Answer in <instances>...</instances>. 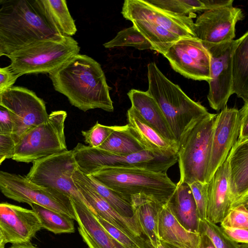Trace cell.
Wrapping results in <instances>:
<instances>
[{
    "label": "cell",
    "mask_w": 248,
    "mask_h": 248,
    "mask_svg": "<svg viewBox=\"0 0 248 248\" xmlns=\"http://www.w3.org/2000/svg\"><path fill=\"white\" fill-rule=\"evenodd\" d=\"M127 124L145 150L165 154H177L178 145L164 138L132 107L127 111Z\"/></svg>",
    "instance_id": "obj_25"
},
{
    "label": "cell",
    "mask_w": 248,
    "mask_h": 248,
    "mask_svg": "<svg viewBox=\"0 0 248 248\" xmlns=\"http://www.w3.org/2000/svg\"><path fill=\"white\" fill-rule=\"evenodd\" d=\"M95 215V214H94ZM102 227L117 241L128 248H144L122 231L95 215Z\"/></svg>",
    "instance_id": "obj_39"
},
{
    "label": "cell",
    "mask_w": 248,
    "mask_h": 248,
    "mask_svg": "<svg viewBox=\"0 0 248 248\" xmlns=\"http://www.w3.org/2000/svg\"><path fill=\"white\" fill-rule=\"evenodd\" d=\"M0 191L6 197L18 202L34 203L76 220L69 197L57 190L42 187L26 176L0 170Z\"/></svg>",
    "instance_id": "obj_10"
},
{
    "label": "cell",
    "mask_w": 248,
    "mask_h": 248,
    "mask_svg": "<svg viewBox=\"0 0 248 248\" xmlns=\"http://www.w3.org/2000/svg\"><path fill=\"white\" fill-rule=\"evenodd\" d=\"M0 103L14 114L16 142L23 134L48 120L45 103L33 91L13 86L0 95Z\"/></svg>",
    "instance_id": "obj_12"
},
{
    "label": "cell",
    "mask_w": 248,
    "mask_h": 248,
    "mask_svg": "<svg viewBox=\"0 0 248 248\" xmlns=\"http://www.w3.org/2000/svg\"><path fill=\"white\" fill-rule=\"evenodd\" d=\"M206 234L216 248H240V244L232 240L221 228L204 218L200 219L199 233Z\"/></svg>",
    "instance_id": "obj_35"
},
{
    "label": "cell",
    "mask_w": 248,
    "mask_h": 248,
    "mask_svg": "<svg viewBox=\"0 0 248 248\" xmlns=\"http://www.w3.org/2000/svg\"><path fill=\"white\" fill-rule=\"evenodd\" d=\"M3 55H6V53L3 46L0 43V58Z\"/></svg>",
    "instance_id": "obj_50"
},
{
    "label": "cell",
    "mask_w": 248,
    "mask_h": 248,
    "mask_svg": "<svg viewBox=\"0 0 248 248\" xmlns=\"http://www.w3.org/2000/svg\"><path fill=\"white\" fill-rule=\"evenodd\" d=\"M72 202L79 233L89 248H128L114 239L102 227L86 204Z\"/></svg>",
    "instance_id": "obj_21"
},
{
    "label": "cell",
    "mask_w": 248,
    "mask_h": 248,
    "mask_svg": "<svg viewBox=\"0 0 248 248\" xmlns=\"http://www.w3.org/2000/svg\"><path fill=\"white\" fill-rule=\"evenodd\" d=\"M153 6L181 16H196L195 12L204 11L201 0H145Z\"/></svg>",
    "instance_id": "obj_33"
},
{
    "label": "cell",
    "mask_w": 248,
    "mask_h": 248,
    "mask_svg": "<svg viewBox=\"0 0 248 248\" xmlns=\"http://www.w3.org/2000/svg\"><path fill=\"white\" fill-rule=\"evenodd\" d=\"M97 149L118 155H129L145 150L127 124L118 125Z\"/></svg>",
    "instance_id": "obj_29"
},
{
    "label": "cell",
    "mask_w": 248,
    "mask_h": 248,
    "mask_svg": "<svg viewBox=\"0 0 248 248\" xmlns=\"http://www.w3.org/2000/svg\"><path fill=\"white\" fill-rule=\"evenodd\" d=\"M131 107L142 119L164 138L177 143L158 104L146 91L131 89L127 93Z\"/></svg>",
    "instance_id": "obj_23"
},
{
    "label": "cell",
    "mask_w": 248,
    "mask_h": 248,
    "mask_svg": "<svg viewBox=\"0 0 248 248\" xmlns=\"http://www.w3.org/2000/svg\"><path fill=\"white\" fill-rule=\"evenodd\" d=\"M80 47L70 36L40 41L6 55L12 70L19 77L25 74L48 73L58 69L74 56Z\"/></svg>",
    "instance_id": "obj_6"
},
{
    "label": "cell",
    "mask_w": 248,
    "mask_h": 248,
    "mask_svg": "<svg viewBox=\"0 0 248 248\" xmlns=\"http://www.w3.org/2000/svg\"><path fill=\"white\" fill-rule=\"evenodd\" d=\"M5 159V157L0 156V165Z\"/></svg>",
    "instance_id": "obj_53"
},
{
    "label": "cell",
    "mask_w": 248,
    "mask_h": 248,
    "mask_svg": "<svg viewBox=\"0 0 248 248\" xmlns=\"http://www.w3.org/2000/svg\"><path fill=\"white\" fill-rule=\"evenodd\" d=\"M16 144L13 135L0 134V156L12 158Z\"/></svg>",
    "instance_id": "obj_42"
},
{
    "label": "cell",
    "mask_w": 248,
    "mask_h": 248,
    "mask_svg": "<svg viewBox=\"0 0 248 248\" xmlns=\"http://www.w3.org/2000/svg\"><path fill=\"white\" fill-rule=\"evenodd\" d=\"M159 240L181 248H198L200 234L185 229L172 213L168 202L162 205L158 218Z\"/></svg>",
    "instance_id": "obj_22"
},
{
    "label": "cell",
    "mask_w": 248,
    "mask_h": 248,
    "mask_svg": "<svg viewBox=\"0 0 248 248\" xmlns=\"http://www.w3.org/2000/svg\"><path fill=\"white\" fill-rule=\"evenodd\" d=\"M118 125L108 126L99 124L98 122L90 129L82 131L84 141L88 146L97 148L108 138Z\"/></svg>",
    "instance_id": "obj_36"
},
{
    "label": "cell",
    "mask_w": 248,
    "mask_h": 248,
    "mask_svg": "<svg viewBox=\"0 0 248 248\" xmlns=\"http://www.w3.org/2000/svg\"><path fill=\"white\" fill-rule=\"evenodd\" d=\"M240 117V126L238 141L248 140V103H244L239 110Z\"/></svg>",
    "instance_id": "obj_44"
},
{
    "label": "cell",
    "mask_w": 248,
    "mask_h": 248,
    "mask_svg": "<svg viewBox=\"0 0 248 248\" xmlns=\"http://www.w3.org/2000/svg\"><path fill=\"white\" fill-rule=\"evenodd\" d=\"M146 92L161 110L177 143L196 123L209 114L200 102L190 99L177 84L169 80L152 62L147 65Z\"/></svg>",
    "instance_id": "obj_3"
},
{
    "label": "cell",
    "mask_w": 248,
    "mask_h": 248,
    "mask_svg": "<svg viewBox=\"0 0 248 248\" xmlns=\"http://www.w3.org/2000/svg\"><path fill=\"white\" fill-rule=\"evenodd\" d=\"M248 31L238 38L232 60V93L248 103Z\"/></svg>",
    "instance_id": "obj_28"
},
{
    "label": "cell",
    "mask_w": 248,
    "mask_h": 248,
    "mask_svg": "<svg viewBox=\"0 0 248 248\" xmlns=\"http://www.w3.org/2000/svg\"><path fill=\"white\" fill-rule=\"evenodd\" d=\"M200 242L198 248H216L210 238L204 233H200Z\"/></svg>",
    "instance_id": "obj_46"
},
{
    "label": "cell",
    "mask_w": 248,
    "mask_h": 248,
    "mask_svg": "<svg viewBox=\"0 0 248 248\" xmlns=\"http://www.w3.org/2000/svg\"><path fill=\"white\" fill-rule=\"evenodd\" d=\"M194 199L199 217L205 218L207 202L208 183L195 181L188 185Z\"/></svg>",
    "instance_id": "obj_38"
},
{
    "label": "cell",
    "mask_w": 248,
    "mask_h": 248,
    "mask_svg": "<svg viewBox=\"0 0 248 248\" xmlns=\"http://www.w3.org/2000/svg\"><path fill=\"white\" fill-rule=\"evenodd\" d=\"M32 163V165L26 175L30 181L42 187L57 190L69 197L73 202L84 203L91 210L72 178L74 170L78 167L72 150Z\"/></svg>",
    "instance_id": "obj_9"
},
{
    "label": "cell",
    "mask_w": 248,
    "mask_h": 248,
    "mask_svg": "<svg viewBox=\"0 0 248 248\" xmlns=\"http://www.w3.org/2000/svg\"><path fill=\"white\" fill-rule=\"evenodd\" d=\"M232 208L228 159L217 168L208 183L205 218L220 223Z\"/></svg>",
    "instance_id": "obj_20"
},
{
    "label": "cell",
    "mask_w": 248,
    "mask_h": 248,
    "mask_svg": "<svg viewBox=\"0 0 248 248\" xmlns=\"http://www.w3.org/2000/svg\"><path fill=\"white\" fill-rule=\"evenodd\" d=\"M29 205L37 217L42 228L55 234L74 232L73 219L67 216L34 203Z\"/></svg>",
    "instance_id": "obj_32"
},
{
    "label": "cell",
    "mask_w": 248,
    "mask_h": 248,
    "mask_svg": "<svg viewBox=\"0 0 248 248\" xmlns=\"http://www.w3.org/2000/svg\"><path fill=\"white\" fill-rule=\"evenodd\" d=\"M6 243L7 242L5 237L0 229V248H5Z\"/></svg>",
    "instance_id": "obj_48"
},
{
    "label": "cell",
    "mask_w": 248,
    "mask_h": 248,
    "mask_svg": "<svg viewBox=\"0 0 248 248\" xmlns=\"http://www.w3.org/2000/svg\"><path fill=\"white\" fill-rule=\"evenodd\" d=\"M78 169L89 175L103 168H134L157 173H167L178 161L175 154L148 150L129 155H118L78 143L72 150Z\"/></svg>",
    "instance_id": "obj_5"
},
{
    "label": "cell",
    "mask_w": 248,
    "mask_h": 248,
    "mask_svg": "<svg viewBox=\"0 0 248 248\" xmlns=\"http://www.w3.org/2000/svg\"><path fill=\"white\" fill-rule=\"evenodd\" d=\"M238 42V39L218 44L202 42L210 56L207 99L211 108L217 111L227 106L232 94V60Z\"/></svg>",
    "instance_id": "obj_11"
},
{
    "label": "cell",
    "mask_w": 248,
    "mask_h": 248,
    "mask_svg": "<svg viewBox=\"0 0 248 248\" xmlns=\"http://www.w3.org/2000/svg\"><path fill=\"white\" fill-rule=\"evenodd\" d=\"M204 5V11L225 7L232 6L233 0H201Z\"/></svg>",
    "instance_id": "obj_45"
},
{
    "label": "cell",
    "mask_w": 248,
    "mask_h": 248,
    "mask_svg": "<svg viewBox=\"0 0 248 248\" xmlns=\"http://www.w3.org/2000/svg\"><path fill=\"white\" fill-rule=\"evenodd\" d=\"M35 0H0V43L6 55L35 42L60 38Z\"/></svg>",
    "instance_id": "obj_2"
},
{
    "label": "cell",
    "mask_w": 248,
    "mask_h": 248,
    "mask_svg": "<svg viewBox=\"0 0 248 248\" xmlns=\"http://www.w3.org/2000/svg\"><path fill=\"white\" fill-rule=\"evenodd\" d=\"M220 224L221 227L248 229V204H240L231 208Z\"/></svg>",
    "instance_id": "obj_37"
},
{
    "label": "cell",
    "mask_w": 248,
    "mask_h": 248,
    "mask_svg": "<svg viewBox=\"0 0 248 248\" xmlns=\"http://www.w3.org/2000/svg\"><path fill=\"white\" fill-rule=\"evenodd\" d=\"M37 6L51 28L61 36H70L77 31L65 0H35Z\"/></svg>",
    "instance_id": "obj_27"
},
{
    "label": "cell",
    "mask_w": 248,
    "mask_h": 248,
    "mask_svg": "<svg viewBox=\"0 0 248 248\" xmlns=\"http://www.w3.org/2000/svg\"><path fill=\"white\" fill-rule=\"evenodd\" d=\"M244 17L242 10L233 6L204 11L194 22L195 38L210 44L233 40L235 25Z\"/></svg>",
    "instance_id": "obj_16"
},
{
    "label": "cell",
    "mask_w": 248,
    "mask_h": 248,
    "mask_svg": "<svg viewBox=\"0 0 248 248\" xmlns=\"http://www.w3.org/2000/svg\"><path fill=\"white\" fill-rule=\"evenodd\" d=\"M103 46L106 48L132 46L140 50H153L150 43L134 26L119 31L114 38Z\"/></svg>",
    "instance_id": "obj_34"
},
{
    "label": "cell",
    "mask_w": 248,
    "mask_h": 248,
    "mask_svg": "<svg viewBox=\"0 0 248 248\" xmlns=\"http://www.w3.org/2000/svg\"><path fill=\"white\" fill-rule=\"evenodd\" d=\"M160 242L161 244L163 245L166 248H181L174 245H172L171 244L167 243L166 242H164L160 240Z\"/></svg>",
    "instance_id": "obj_49"
},
{
    "label": "cell",
    "mask_w": 248,
    "mask_h": 248,
    "mask_svg": "<svg viewBox=\"0 0 248 248\" xmlns=\"http://www.w3.org/2000/svg\"><path fill=\"white\" fill-rule=\"evenodd\" d=\"M42 228L32 210L8 203H0V229L7 243L30 242Z\"/></svg>",
    "instance_id": "obj_18"
},
{
    "label": "cell",
    "mask_w": 248,
    "mask_h": 248,
    "mask_svg": "<svg viewBox=\"0 0 248 248\" xmlns=\"http://www.w3.org/2000/svg\"><path fill=\"white\" fill-rule=\"evenodd\" d=\"M19 76L16 74L9 66L0 67V95L12 87Z\"/></svg>",
    "instance_id": "obj_41"
},
{
    "label": "cell",
    "mask_w": 248,
    "mask_h": 248,
    "mask_svg": "<svg viewBox=\"0 0 248 248\" xmlns=\"http://www.w3.org/2000/svg\"><path fill=\"white\" fill-rule=\"evenodd\" d=\"M134 26L150 43L153 50L163 55L180 37L163 27L150 21L133 19L130 20Z\"/></svg>",
    "instance_id": "obj_30"
},
{
    "label": "cell",
    "mask_w": 248,
    "mask_h": 248,
    "mask_svg": "<svg viewBox=\"0 0 248 248\" xmlns=\"http://www.w3.org/2000/svg\"><path fill=\"white\" fill-rule=\"evenodd\" d=\"M240 126V117L237 108H230L226 106L217 114L206 170V183L226 159L231 149L236 142Z\"/></svg>",
    "instance_id": "obj_15"
},
{
    "label": "cell",
    "mask_w": 248,
    "mask_h": 248,
    "mask_svg": "<svg viewBox=\"0 0 248 248\" xmlns=\"http://www.w3.org/2000/svg\"><path fill=\"white\" fill-rule=\"evenodd\" d=\"M240 248H248V244L244 243L240 244Z\"/></svg>",
    "instance_id": "obj_51"
},
{
    "label": "cell",
    "mask_w": 248,
    "mask_h": 248,
    "mask_svg": "<svg viewBox=\"0 0 248 248\" xmlns=\"http://www.w3.org/2000/svg\"><path fill=\"white\" fill-rule=\"evenodd\" d=\"M156 248H166L163 245H162L161 243L158 245Z\"/></svg>",
    "instance_id": "obj_52"
},
{
    "label": "cell",
    "mask_w": 248,
    "mask_h": 248,
    "mask_svg": "<svg viewBox=\"0 0 248 248\" xmlns=\"http://www.w3.org/2000/svg\"><path fill=\"white\" fill-rule=\"evenodd\" d=\"M14 127L13 113L0 103V134L12 135Z\"/></svg>",
    "instance_id": "obj_40"
},
{
    "label": "cell",
    "mask_w": 248,
    "mask_h": 248,
    "mask_svg": "<svg viewBox=\"0 0 248 248\" xmlns=\"http://www.w3.org/2000/svg\"><path fill=\"white\" fill-rule=\"evenodd\" d=\"M66 117L64 110L51 112L47 122L28 131L16 141L12 159L30 163L67 151L64 135Z\"/></svg>",
    "instance_id": "obj_8"
},
{
    "label": "cell",
    "mask_w": 248,
    "mask_h": 248,
    "mask_svg": "<svg viewBox=\"0 0 248 248\" xmlns=\"http://www.w3.org/2000/svg\"><path fill=\"white\" fill-rule=\"evenodd\" d=\"M217 114L209 113L190 128L178 142L179 182L205 183Z\"/></svg>",
    "instance_id": "obj_7"
},
{
    "label": "cell",
    "mask_w": 248,
    "mask_h": 248,
    "mask_svg": "<svg viewBox=\"0 0 248 248\" xmlns=\"http://www.w3.org/2000/svg\"><path fill=\"white\" fill-rule=\"evenodd\" d=\"M83 174L85 179L93 189L117 212L125 217L136 218L130 197L110 188L91 176Z\"/></svg>",
    "instance_id": "obj_31"
},
{
    "label": "cell",
    "mask_w": 248,
    "mask_h": 248,
    "mask_svg": "<svg viewBox=\"0 0 248 248\" xmlns=\"http://www.w3.org/2000/svg\"><path fill=\"white\" fill-rule=\"evenodd\" d=\"M121 13L126 20L138 19L150 21L180 38H195L192 18L196 16L175 15L153 6L145 0H125Z\"/></svg>",
    "instance_id": "obj_17"
},
{
    "label": "cell",
    "mask_w": 248,
    "mask_h": 248,
    "mask_svg": "<svg viewBox=\"0 0 248 248\" xmlns=\"http://www.w3.org/2000/svg\"><path fill=\"white\" fill-rule=\"evenodd\" d=\"M134 214L151 248L160 243L158 218L162 204L144 194L131 196Z\"/></svg>",
    "instance_id": "obj_24"
},
{
    "label": "cell",
    "mask_w": 248,
    "mask_h": 248,
    "mask_svg": "<svg viewBox=\"0 0 248 248\" xmlns=\"http://www.w3.org/2000/svg\"><path fill=\"white\" fill-rule=\"evenodd\" d=\"M9 248H37L32 245L30 242L21 244H13Z\"/></svg>",
    "instance_id": "obj_47"
},
{
    "label": "cell",
    "mask_w": 248,
    "mask_h": 248,
    "mask_svg": "<svg viewBox=\"0 0 248 248\" xmlns=\"http://www.w3.org/2000/svg\"><path fill=\"white\" fill-rule=\"evenodd\" d=\"M172 68L184 77L195 80H210V56L196 38L183 37L172 44L164 55Z\"/></svg>",
    "instance_id": "obj_13"
},
{
    "label": "cell",
    "mask_w": 248,
    "mask_h": 248,
    "mask_svg": "<svg viewBox=\"0 0 248 248\" xmlns=\"http://www.w3.org/2000/svg\"><path fill=\"white\" fill-rule=\"evenodd\" d=\"M72 179L79 192L88 203L92 211L125 233L144 248H151L136 218L125 217L111 207L92 187L77 167Z\"/></svg>",
    "instance_id": "obj_14"
},
{
    "label": "cell",
    "mask_w": 248,
    "mask_h": 248,
    "mask_svg": "<svg viewBox=\"0 0 248 248\" xmlns=\"http://www.w3.org/2000/svg\"><path fill=\"white\" fill-rule=\"evenodd\" d=\"M227 158L232 208L248 204V140H237Z\"/></svg>",
    "instance_id": "obj_19"
},
{
    "label": "cell",
    "mask_w": 248,
    "mask_h": 248,
    "mask_svg": "<svg viewBox=\"0 0 248 248\" xmlns=\"http://www.w3.org/2000/svg\"><path fill=\"white\" fill-rule=\"evenodd\" d=\"M49 77L55 90L65 96L72 106L83 111L94 108L113 111L104 72L92 58L76 55Z\"/></svg>",
    "instance_id": "obj_1"
},
{
    "label": "cell",
    "mask_w": 248,
    "mask_h": 248,
    "mask_svg": "<svg viewBox=\"0 0 248 248\" xmlns=\"http://www.w3.org/2000/svg\"><path fill=\"white\" fill-rule=\"evenodd\" d=\"M88 175L126 196L144 194L162 204L169 201L176 187L167 173L134 168H103Z\"/></svg>",
    "instance_id": "obj_4"
},
{
    "label": "cell",
    "mask_w": 248,
    "mask_h": 248,
    "mask_svg": "<svg viewBox=\"0 0 248 248\" xmlns=\"http://www.w3.org/2000/svg\"><path fill=\"white\" fill-rule=\"evenodd\" d=\"M168 204L178 222L187 230L199 233L200 217L189 185L178 182Z\"/></svg>",
    "instance_id": "obj_26"
},
{
    "label": "cell",
    "mask_w": 248,
    "mask_h": 248,
    "mask_svg": "<svg viewBox=\"0 0 248 248\" xmlns=\"http://www.w3.org/2000/svg\"><path fill=\"white\" fill-rule=\"evenodd\" d=\"M221 228L232 240L237 243L248 244V229L232 227Z\"/></svg>",
    "instance_id": "obj_43"
}]
</instances>
